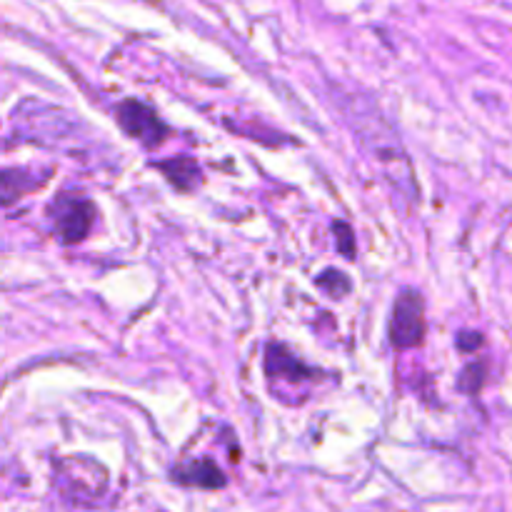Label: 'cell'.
<instances>
[{"instance_id": "obj_10", "label": "cell", "mask_w": 512, "mask_h": 512, "mask_svg": "<svg viewBox=\"0 0 512 512\" xmlns=\"http://www.w3.org/2000/svg\"><path fill=\"white\" fill-rule=\"evenodd\" d=\"M315 283H318V288L325 290L330 298H343V295H348L350 288H353L348 275L340 273V270H323V273L315 278Z\"/></svg>"}, {"instance_id": "obj_9", "label": "cell", "mask_w": 512, "mask_h": 512, "mask_svg": "<svg viewBox=\"0 0 512 512\" xmlns=\"http://www.w3.org/2000/svg\"><path fill=\"white\" fill-rule=\"evenodd\" d=\"M43 183L45 180H35L30 170H20V168L0 170V205L15 203V200L33 193V190L40 188Z\"/></svg>"}, {"instance_id": "obj_6", "label": "cell", "mask_w": 512, "mask_h": 512, "mask_svg": "<svg viewBox=\"0 0 512 512\" xmlns=\"http://www.w3.org/2000/svg\"><path fill=\"white\" fill-rule=\"evenodd\" d=\"M265 373H268L270 380H288V383L313 378V370L305 368V365L280 343H270L268 350H265Z\"/></svg>"}, {"instance_id": "obj_4", "label": "cell", "mask_w": 512, "mask_h": 512, "mask_svg": "<svg viewBox=\"0 0 512 512\" xmlns=\"http://www.w3.org/2000/svg\"><path fill=\"white\" fill-rule=\"evenodd\" d=\"M118 123L125 133L133 140L143 143L145 148H158L168 138V125L158 118L150 105L140 103V100H123L118 105Z\"/></svg>"}, {"instance_id": "obj_3", "label": "cell", "mask_w": 512, "mask_h": 512, "mask_svg": "<svg viewBox=\"0 0 512 512\" xmlns=\"http://www.w3.org/2000/svg\"><path fill=\"white\" fill-rule=\"evenodd\" d=\"M425 338V303L418 290H403L395 298L390 318V343L398 350L418 348Z\"/></svg>"}, {"instance_id": "obj_1", "label": "cell", "mask_w": 512, "mask_h": 512, "mask_svg": "<svg viewBox=\"0 0 512 512\" xmlns=\"http://www.w3.org/2000/svg\"><path fill=\"white\" fill-rule=\"evenodd\" d=\"M350 120H353L355 133L363 140L365 150L378 160L383 168L385 180L390 188L398 190L403 198L415 200L418 198V185H415L413 165H410L408 153L400 145L398 135L393 133L385 118L380 115L378 108H353L350 110Z\"/></svg>"}, {"instance_id": "obj_8", "label": "cell", "mask_w": 512, "mask_h": 512, "mask_svg": "<svg viewBox=\"0 0 512 512\" xmlns=\"http://www.w3.org/2000/svg\"><path fill=\"white\" fill-rule=\"evenodd\" d=\"M158 170L168 178V183L173 185L175 190H180V193H190V190H195L200 185V178H203L198 163H195L190 155H178V158H170L165 160V163H158Z\"/></svg>"}, {"instance_id": "obj_7", "label": "cell", "mask_w": 512, "mask_h": 512, "mask_svg": "<svg viewBox=\"0 0 512 512\" xmlns=\"http://www.w3.org/2000/svg\"><path fill=\"white\" fill-rule=\"evenodd\" d=\"M173 480H178L180 485H190V488H205V490H218L225 485L223 470L208 458L193 460V463L173 470Z\"/></svg>"}, {"instance_id": "obj_5", "label": "cell", "mask_w": 512, "mask_h": 512, "mask_svg": "<svg viewBox=\"0 0 512 512\" xmlns=\"http://www.w3.org/2000/svg\"><path fill=\"white\" fill-rule=\"evenodd\" d=\"M98 468L100 465L90 463V460H65V463H60V493L68 500H75V503L100 498V495L105 493V485H108V475H105V478L85 480Z\"/></svg>"}, {"instance_id": "obj_2", "label": "cell", "mask_w": 512, "mask_h": 512, "mask_svg": "<svg viewBox=\"0 0 512 512\" xmlns=\"http://www.w3.org/2000/svg\"><path fill=\"white\" fill-rule=\"evenodd\" d=\"M50 220H53V230L60 243L73 245L88 238L95 220V208L83 195L60 193L50 205Z\"/></svg>"}, {"instance_id": "obj_11", "label": "cell", "mask_w": 512, "mask_h": 512, "mask_svg": "<svg viewBox=\"0 0 512 512\" xmlns=\"http://www.w3.org/2000/svg\"><path fill=\"white\" fill-rule=\"evenodd\" d=\"M483 378H485L483 365L480 363L468 365V368L460 373V390H465V393H478L480 385H483Z\"/></svg>"}, {"instance_id": "obj_13", "label": "cell", "mask_w": 512, "mask_h": 512, "mask_svg": "<svg viewBox=\"0 0 512 512\" xmlns=\"http://www.w3.org/2000/svg\"><path fill=\"white\" fill-rule=\"evenodd\" d=\"M480 345H483V338H480V333H460L458 335V348L465 350V353H473V350H478Z\"/></svg>"}, {"instance_id": "obj_12", "label": "cell", "mask_w": 512, "mask_h": 512, "mask_svg": "<svg viewBox=\"0 0 512 512\" xmlns=\"http://www.w3.org/2000/svg\"><path fill=\"white\" fill-rule=\"evenodd\" d=\"M333 230L340 235L338 250L345 255V258L353 260L355 258V238H353V230H350V225L348 223H335Z\"/></svg>"}]
</instances>
